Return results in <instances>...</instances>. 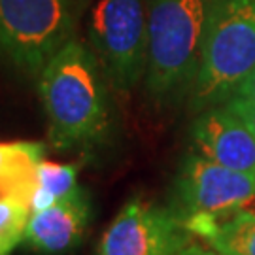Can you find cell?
Wrapping results in <instances>:
<instances>
[{
  "instance_id": "7a4b0ae2",
  "label": "cell",
  "mask_w": 255,
  "mask_h": 255,
  "mask_svg": "<svg viewBox=\"0 0 255 255\" xmlns=\"http://www.w3.org/2000/svg\"><path fill=\"white\" fill-rule=\"evenodd\" d=\"M216 0H149L146 93L159 106L189 101Z\"/></svg>"
},
{
  "instance_id": "52a82bcc",
  "label": "cell",
  "mask_w": 255,
  "mask_h": 255,
  "mask_svg": "<svg viewBox=\"0 0 255 255\" xmlns=\"http://www.w3.org/2000/svg\"><path fill=\"white\" fill-rule=\"evenodd\" d=\"M191 238L170 206L130 199L104 231L97 255H176Z\"/></svg>"
},
{
  "instance_id": "4fadbf2b",
  "label": "cell",
  "mask_w": 255,
  "mask_h": 255,
  "mask_svg": "<svg viewBox=\"0 0 255 255\" xmlns=\"http://www.w3.org/2000/svg\"><path fill=\"white\" fill-rule=\"evenodd\" d=\"M30 216L27 202L0 195V255H9L25 240Z\"/></svg>"
},
{
  "instance_id": "ba28073f",
  "label": "cell",
  "mask_w": 255,
  "mask_h": 255,
  "mask_svg": "<svg viewBox=\"0 0 255 255\" xmlns=\"http://www.w3.org/2000/svg\"><path fill=\"white\" fill-rule=\"evenodd\" d=\"M195 153L233 170L255 174V134L225 104L199 112L189 127Z\"/></svg>"
},
{
  "instance_id": "30bf717a",
  "label": "cell",
  "mask_w": 255,
  "mask_h": 255,
  "mask_svg": "<svg viewBox=\"0 0 255 255\" xmlns=\"http://www.w3.org/2000/svg\"><path fill=\"white\" fill-rule=\"evenodd\" d=\"M193 238L227 255H255V210L221 216H193L183 221Z\"/></svg>"
},
{
  "instance_id": "9a60e30c",
  "label": "cell",
  "mask_w": 255,
  "mask_h": 255,
  "mask_svg": "<svg viewBox=\"0 0 255 255\" xmlns=\"http://www.w3.org/2000/svg\"><path fill=\"white\" fill-rule=\"evenodd\" d=\"M176 255H227L223 254V252H218V250H214V248H210L208 244H204V242H197L195 238H191L185 246L178 252Z\"/></svg>"
},
{
  "instance_id": "8992f818",
  "label": "cell",
  "mask_w": 255,
  "mask_h": 255,
  "mask_svg": "<svg viewBox=\"0 0 255 255\" xmlns=\"http://www.w3.org/2000/svg\"><path fill=\"white\" fill-rule=\"evenodd\" d=\"M255 201V174L233 170L202 155L187 153L172 182L168 206L178 218L221 216Z\"/></svg>"
},
{
  "instance_id": "3957f363",
  "label": "cell",
  "mask_w": 255,
  "mask_h": 255,
  "mask_svg": "<svg viewBox=\"0 0 255 255\" xmlns=\"http://www.w3.org/2000/svg\"><path fill=\"white\" fill-rule=\"evenodd\" d=\"M254 72L255 0H216L187 101L189 110L199 114L229 102Z\"/></svg>"
},
{
  "instance_id": "2e32d148",
  "label": "cell",
  "mask_w": 255,
  "mask_h": 255,
  "mask_svg": "<svg viewBox=\"0 0 255 255\" xmlns=\"http://www.w3.org/2000/svg\"><path fill=\"white\" fill-rule=\"evenodd\" d=\"M237 97H240V99H246V101H255V72L250 76L246 80V83L238 89ZM235 99V97H233Z\"/></svg>"
},
{
  "instance_id": "6da1fadb",
  "label": "cell",
  "mask_w": 255,
  "mask_h": 255,
  "mask_svg": "<svg viewBox=\"0 0 255 255\" xmlns=\"http://www.w3.org/2000/svg\"><path fill=\"white\" fill-rule=\"evenodd\" d=\"M38 78L47 136L55 149H87L106 140L112 127L108 80L91 47L72 38Z\"/></svg>"
},
{
  "instance_id": "277c9868",
  "label": "cell",
  "mask_w": 255,
  "mask_h": 255,
  "mask_svg": "<svg viewBox=\"0 0 255 255\" xmlns=\"http://www.w3.org/2000/svg\"><path fill=\"white\" fill-rule=\"evenodd\" d=\"M76 19V0H0V51L38 76L74 38Z\"/></svg>"
},
{
  "instance_id": "5bb4252c",
  "label": "cell",
  "mask_w": 255,
  "mask_h": 255,
  "mask_svg": "<svg viewBox=\"0 0 255 255\" xmlns=\"http://www.w3.org/2000/svg\"><path fill=\"white\" fill-rule=\"evenodd\" d=\"M225 106L229 110H233L238 118L254 130L255 134V101H246V99L235 97V99H231L229 102H225Z\"/></svg>"
},
{
  "instance_id": "9c48e42d",
  "label": "cell",
  "mask_w": 255,
  "mask_h": 255,
  "mask_svg": "<svg viewBox=\"0 0 255 255\" xmlns=\"http://www.w3.org/2000/svg\"><path fill=\"white\" fill-rule=\"evenodd\" d=\"M91 218V201L80 187L63 201L32 212L25 242L40 255H66L82 244Z\"/></svg>"
},
{
  "instance_id": "5b68a950",
  "label": "cell",
  "mask_w": 255,
  "mask_h": 255,
  "mask_svg": "<svg viewBox=\"0 0 255 255\" xmlns=\"http://www.w3.org/2000/svg\"><path fill=\"white\" fill-rule=\"evenodd\" d=\"M87 36L110 85L119 93L132 91L146 74L147 6L144 0H95Z\"/></svg>"
},
{
  "instance_id": "8fae6325",
  "label": "cell",
  "mask_w": 255,
  "mask_h": 255,
  "mask_svg": "<svg viewBox=\"0 0 255 255\" xmlns=\"http://www.w3.org/2000/svg\"><path fill=\"white\" fill-rule=\"evenodd\" d=\"M46 159L42 142H0V195L27 202L34 195L38 166Z\"/></svg>"
},
{
  "instance_id": "7c38bea8",
  "label": "cell",
  "mask_w": 255,
  "mask_h": 255,
  "mask_svg": "<svg viewBox=\"0 0 255 255\" xmlns=\"http://www.w3.org/2000/svg\"><path fill=\"white\" fill-rule=\"evenodd\" d=\"M78 189V164L53 163L44 159L38 166V183L30 199V210L38 212L47 208L70 197Z\"/></svg>"
}]
</instances>
